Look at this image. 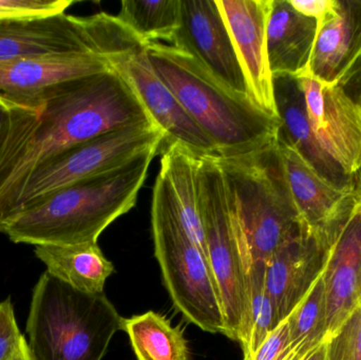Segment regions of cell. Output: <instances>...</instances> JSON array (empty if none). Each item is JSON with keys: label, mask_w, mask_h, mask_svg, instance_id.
<instances>
[{"label": "cell", "mask_w": 361, "mask_h": 360, "mask_svg": "<svg viewBox=\"0 0 361 360\" xmlns=\"http://www.w3.org/2000/svg\"><path fill=\"white\" fill-rule=\"evenodd\" d=\"M0 152V198L51 156L99 135L152 124L130 85L109 71L59 85L36 110L10 108Z\"/></svg>", "instance_id": "6da1fadb"}, {"label": "cell", "mask_w": 361, "mask_h": 360, "mask_svg": "<svg viewBox=\"0 0 361 360\" xmlns=\"http://www.w3.org/2000/svg\"><path fill=\"white\" fill-rule=\"evenodd\" d=\"M160 148L49 194L11 220L2 232L14 243L35 247L97 243L110 224L135 206Z\"/></svg>", "instance_id": "7a4b0ae2"}, {"label": "cell", "mask_w": 361, "mask_h": 360, "mask_svg": "<svg viewBox=\"0 0 361 360\" xmlns=\"http://www.w3.org/2000/svg\"><path fill=\"white\" fill-rule=\"evenodd\" d=\"M146 51L159 77L214 143L218 156H244L278 141L280 118L221 84L192 55L161 42Z\"/></svg>", "instance_id": "3957f363"}, {"label": "cell", "mask_w": 361, "mask_h": 360, "mask_svg": "<svg viewBox=\"0 0 361 360\" xmlns=\"http://www.w3.org/2000/svg\"><path fill=\"white\" fill-rule=\"evenodd\" d=\"M218 160L247 273L309 230L288 190L278 141L244 156Z\"/></svg>", "instance_id": "277c9868"}, {"label": "cell", "mask_w": 361, "mask_h": 360, "mask_svg": "<svg viewBox=\"0 0 361 360\" xmlns=\"http://www.w3.org/2000/svg\"><path fill=\"white\" fill-rule=\"evenodd\" d=\"M124 321L105 294L78 291L44 272L27 323L36 360H102Z\"/></svg>", "instance_id": "5b68a950"}, {"label": "cell", "mask_w": 361, "mask_h": 360, "mask_svg": "<svg viewBox=\"0 0 361 360\" xmlns=\"http://www.w3.org/2000/svg\"><path fill=\"white\" fill-rule=\"evenodd\" d=\"M154 254L173 304L200 329L225 335L220 291L204 252L187 236L166 179L159 173L152 202Z\"/></svg>", "instance_id": "8992f818"}, {"label": "cell", "mask_w": 361, "mask_h": 360, "mask_svg": "<svg viewBox=\"0 0 361 360\" xmlns=\"http://www.w3.org/2000/svg\"><path fill=\"white\" fill-rule=\"evenodd\" d=\"M164 135L154 125H137L68 148L30 171L0 198V232L6 224L49 194L87 178L118 168L154 146Z\"/></svg>", "instance_id": "52a82bcc"}, {"label": "cell", "mask_w": 361, "mask_h": 360, "mask_svg": "<svg viewBox=\"0 0 361 360\" xmlns=\"http://www.w3.org/2000/svg\"><path fill=\"white\" fill-rule=\"evenodd\" d=\"M144 46L147 44L130 27L105 12L0 23V61L72 53H94L108 59Z\"/></svg>", "instance_id": "ba28073f"}, {"label": "cell", "mask_w": 361, "mask_h": 360, "mask_svg": "<svg viewBox=\"0 0 361 360\" xmlns=\"http://www.w3.org/2000/svg\"><path fill=\"white\" fill-rule=\"evenodd\" d=\"M197 179L206 257L220 291L225 336L241 344L247 319L246 268L218 156L200 158Z\"/></svg>", "instance_id": "9c48e42d"}, {"label": "cell", "mask_w": 361, "mask_h": 360, "mask_svg": "<svg viewBox=\"0 0 361 360\" xmlns=\"http://www.w3.org/2000/svg\"><path fill=\"white\" fill-rule=\"evenodd\" d=\"M146 49L114 55L108 61L130 85L154 126L162 131V146L178 144L199 158L218 156L214 143L156 73Z\"/></svg>", "instance_id": "30bf717a"}, {"label": "cell", "mask_w": 361, "mask_h": 360, "mask_svg": "<svg viewBox=\"0 0 361 360\" xmlns=\"http://www.w3.org/2000/svg\"><path fill=\"white\" fill-rule=\"evenodd\" d=\"M312 131L319 145L352 178L361 168V107L343 85L328 84L309 68L296 76Z\"/></svg>", "instance_id": "8fae6325"}, {"label": "cell", "mask_w": 361, "mask_h": 360, "mask_svg": "<svg viewBox=\"0 0 361 360\" xmlns=\"http://www.w3.org/2000/svg\"><path fill=\"white\" fill-rule=\"evenodd\" d=\"M111 69L106 57L94 53L0 61V101L8 108L36 110L59 85Z\"/></svg>", "instance_id": "7c38bea8"}, {"label": "cell", "mask_w": 361, "mask_h": 360, "mask_svg": "<svg viewBox=\"0 0 361 360\" xmlns=\"http://www.w3.org/2000/svg\"><path fill=\"white\" fill-rule=\"evenodd\" d=\"M171 46L192 55L221 84L250 99L231 34L216 0H180V25Z\"/></svg>", "instance_id": "4fadbf2b"}, {"label": "cell", "mask_w": 361, "mask_h": 360, "mask_svg": "<svg viewBox=\"0 0 361 360\" xmlns=\"http://www.w3.org/2000/svg\"><path fill=\"white\" fill-rule=\"evenodd\" d=\"M231 34L250 99L279 118L267 56V25L274 0H216Z\"/></svg>", "instance_id": "5bb4252c"}, {"label": "cell", "mask_w": 361, "mask_h": 360, "mask_svg": "<svg viewBox=\"0 0 361 360\" xmlns=\"http://www.w3.org/2000/svg\"><path fill=\"white\" fill-rule=\"evenodd\" d=\"M322 276L329 340L361 302V184L357 180L329 249Z\"/></svg>", "instance_id": "9a60e30c"}, {"label": "cell", "mask_w": 361, "mask_h": 360, "mask_svg": "<svg viewBox=\"0 0 361 360\" xmlns=\"http://www.w3.org/2000/svg\"><path fill=\"white\" fill-rule=\"evenodd\" d=\"M288 190L307 230L330 249L352 190H343L320 177L294 147L278 137Z\"/></svg>", "instance_id": "2e32d148"}, {"label": "cell", "mask_w": 361, "mask_h": 360, "mask_svg": "<svg viewBox=\"0 0 361 360\" xmlns=\"http://www.w3.org/2000/svg\"><path fill=\"white\" fill-rule=\"evenodd\" d=\"M328 252L319 239L305 230L282 245L265 263V289L281 323L322 276Z\"/></svg>", "instance_id": "e0dca14e"}, {"label": "cell", "mask_w": 361, "mask_h": 360, "mask_svg": "<svg viewBox=\"0 0 361 360\" xmlns=\"http://www.w3.org/2000/svg\"><path fill=\"white\" fill-rule=\"evenodd\" d=\"M360 58L361 1L337 0L334 10L317 23L310 72L322 82L343 86Z\"/></svg>", "instance_id": "ac0fdd59"}, {"label": "cell", "mask_w": 361, "mask_h": 360, "mask_svg": "<svg viewBox=\"0 0 361 360\" xmlns=\"http://www.w3.org/2000/svg\"><path fill=\"white\" fill-rule=\"evenodd\" d=\"M274 90L281 122L278 137L294 147L329 183L339 190H354L356 178L348 175L316 139L307 118L305 95L298 80L290 75L274 76Z\"/></svg>", "instance_id": "d6986e66"}, {"label": "cell", "mask_w": 361, "mask_h": 360, "mask_svg": "<svg viewBox=\"0 0 361 360\" xmlns=\"http://www.w3.org/2000/svg\"><path fill=\"white\" fill-rule=\"evenodd\" d=\"M317 23L288 0H274L267 25V56L274 76H298L309 68Z\"/></svg>", "instance_id": "ffe728a7"}, {"label": "cell", "mask_w": 361, "mask_h": 360, "mask_svg": "<svg viewBox=\"0 0 361 360\" xmlns=\"http://www.w3.org/2000/svg\"><path fill=\"white\" fill-rule=\"evenodd\" d=\"M35 255L47 272L70 287L89 294H103L114 266L97 243L36 245Z\"/></svg>", "instance_id": "44dd1931"}, {"label": "cell", "mask_w": 361, "mask_h": 360, "mask_svg": "<svg viewBox=\"0 0 361 360\" xmlns=\"http://www.w3.org/2000/svg\"><path fill=\"white\" fill-rule=\"evenodd\" d=\"M199 156L178 144L165 145L160 173L171 190L173 204L187 236L206 255L205 237L200 213Z\"/></svg>", "instance_id": "7402d4cb"}, {"label": "cell", "mask_w": 361, "mask_h": 360, "mask_svg": "<svg viewBox=\"0 0 361 360\" xmlns=\"http://www.w3.org/2000/svg\"><path fill=\"white\" fill-rule=\"evenodd\" d=\"M137 360H189L186 340L180 327L158 313H144L124 321Z\"/></svg>", "instance_id": "603a6c76"}, {"label": "cell", "mask_w": 361, "mask_h": 360, "mask_svg": "<svg viewBox=\"0 0 361 360\" xmlns=\"http://www.w3.org/2000/svg\"><path fill=\"white\" fill-rule=\"evenodd\" d=\"M322 274L286 318L290 336V352L286 360H301L326 342L328 306Z\"/></svg>", "instance_id": "cb8c5ba5"}, {"label": "cell", "mask_w": 361, "mask_h": 360, "mask_svg": "<svg viewBox=\"0 0 361 360\" xmlns=\"http://www.w3.org/2000/svg\"><path fill=\"white\" fill-rule=\"evenodd\" d=\"M147 44L171 42L179 29L180 0H123L116 15Z\"/></svg>", "instance_id": "d4e9b609"}, {"label": "cell", "mask_w": 361, "mask_h": 360, "mask_svg": "<svg viewBox=\"0 0 361 360\" xmlns=\"http://www.w3.org/2000/svg\"><path fill=\"white\" fill-rule=\"evenodd\" d=\"M265 264L250 266L246 273L247 319L241 346L243 360H252L269 334L281 323L273 300L265 289Z\"/></svg>", "instance_id": "484cf974"}, {"label": "cell", "mask_w": 361, "mask_h": 360, "mask_svg": "<svg viewBox=\"0 0 361 360\" xmlns=\"http://www.w3.org/2000/svg\"><path fill=\"white\" fill-rule=\"evenodd\" d=\"M326 342L329 360H361V302Z\"/></svg>", "instance_id": "4316f807"}, {"label": "cell", "mask_w": 361, "mask_h": 360, "mask_svg": "<svg viewBox=\"0 0 361 360\" xmlns=\"http://www.w3.org/2000/svg\"><path fill=\"white\" fill-rule=\"evenodd\" d=\"M72 0H0V23L65 13Z\"/></svg>", "instance_id": "83f0119b"}, {"label": "cell", "mask_w": 361, "mask_h": 360, "mask_svg": "<svg viewBox=\"0 0 361 360\" xmlns=\"http://www.w3.org/2000/svg\"><path fill=\"white\" fill-rule=\"evenodd\" d=\"M23 340L12 302L10 299L0 302V360L12 359Z\"/></svg>", "instance_id": "f1b7e54d"}, {"label": "cell", "mask_w": 361, "mask_h": 360, "mask_svg": "<svg viewBox=\"0 0 361 360\" xmlns=\"http://www.w3.org/2000/svg\"><path fill=\"white\" fill-rule=\"evenodd\" d=\"M290 352V328L286 319L269 334L252 360H286Z\"/></svg>", "instance_id": "f546056e"}, {"label": "cell", "mask_w": 361, "mask_h": 360, "mask_svg": "<svg viewBox=\"0 0 361 360\" xmlns=\"http://www.w3.org/2000/svg\"><path fill=\"white\" fill-rule=\"evenodd\" d=\"M290 6L305 16L315 19L316 23L326 18L336 6L337 0H288Z\"/></svg>", "instance_id": "4dcf8cb0"}, {"label": "cell", "mask_w": 361, "mask_h": 360, "mask_svg": "<svg viewBox=\"0 0 361 360\" xmlns=\"http://www.w3.org/2000/svg\"><path fill=\"white\" fill-rule=\"evenodd\" d=\"M10 108L0 101V152L6 144L10 129Z\"/></svg>", "instance_id": "1f68e13d"}, {"label": "cell", "mask_w": 361, "mask_h": 360, "mask_svg": "<svg viewBox=\"0 0 361 360\" xmlns=\"http://www.w3.org/2000/svg\"><path fill=\"white\" fill-rule=\"evenodd\" d=\"M301 360H329L326 342H322V345L311 351L307 356L303 357Z\"/></svg>", "instance_id": "d6a6232c"}, {"label": "cell", "mask_w": 361, "mask_h": 360, "mask_svg": "<svg viewBox=\"0 0 361 360\" xmlns=\"http://www.w3.org/2000/svg\"><path fill=\"white\" fill-rule=\"evenodd\" d=\"M11 360H36L35 357H34L33 353L30 350L27 340H23L20 348H19V350L17 351L15 356Z\"/></svg>", "instance_id": "836d02e7"}, {"label": "cell", "mask_w": 361, "mask_h": 360, "mask_svg": "<svg viewBox=\"0 0 361 360\" xmlns=\"http://www.w3.org/2000/svg\"><path fill=\"white\" fill-rule=\"evenodd\" d=\"M356 180H357L358 183L361 184V168L360 170L358 171L357 175H356Z\"/></svg>", "instance_id": "e575fe53"}, {"label": "cell", "mask_w": 361, "mask_h": 360, "mask_svg": "<svg viewBox=\"0 0 361 360\" xmlns=\"http://www.w3.org/2000/svg\"><path fill=\"white\" fill-rule=\"evenodd\" d=\"M357 103L360 104L361 107V92L360 93V95H358Z\"/></svg>", "instance_id": "d590c367"}]
</instances>
